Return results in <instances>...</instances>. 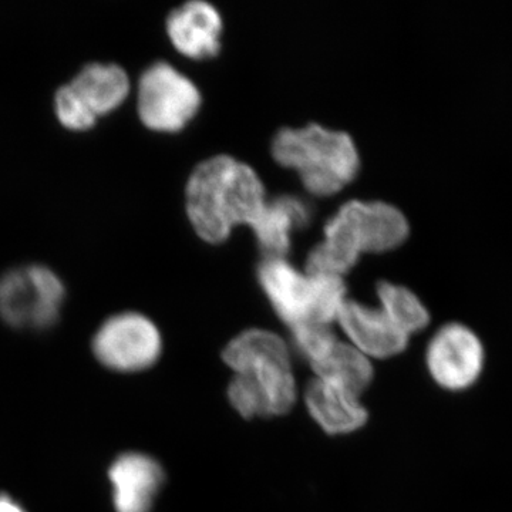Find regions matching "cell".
Segmentation results:
<instances>
[{"instance_id": "ffe728a7", "label": "cell", "mask_w": 512, "mask_h": 512, "mask_svg": "<svg viewBox=\"0 0 512 512\" xmlns=\"http://www.w3.org/2000/svg\"><path fill=\"white\" fill-rule=\"evenodd\" d=\"M0 512H26L22 504L13 500L10 495L0 494Z\"/></svg>"}, {"instance_id": "4fadbf2b", "label": "cell", "mask_w": 512, "mask_h": 512, "mask_svg": "<svg viewBox=\"0 0 512 512\" xmlns=\"http://www.w3.org/2000/svg\"><path fill=\"white\" fill-rule=\"evenodd\" d=\"M69 84L99 119L119 110L133 90L127 70L117 63H87Z\"/></svg>"}, {"instance_id": "8fae6325", "label": "cell", "mask_w": 512, "mask_h": 512, "mask_svg": "<svg viewBox=\"0 0 512 512\" xmlns=\"http://www.w3.org/2000/svg\"><path fill=\"white\" fill-rule=\"evenodd\" d=\"M165 30L174 49L188 59H210L220 53L221 15L204 0H190L171 10Z\"/></svg>"}, {"instance_id": "52a82bcc", "label": "cell", "mask_w": 512, "mask_h": 512, "mask_svg": "<svg viewBox=\"0 0 512 512\" xmlns=\"http://www.w3.org/2000/svg\"><path fill=\"white\" fill-rule=\"evenodd\" d=\"M430 379L448 393H466L483 379L487 349L466 323L448 322L431 336L424 352Z\"/></svg>"}, {"instance_id": "2e32d148", "label": "cell", "mask_w": 512, "mask_h": 512, "mask_svg": "<svg viewBox=\"0 0 512 512\" xmlns=\"http://www.w3.org/2000/svg\"><path fill=\"white\" fill-rule=\"evenodd\" d=\"M366 254L392 251L409 237L410 225L399 208L386 202L359 201Z\"/></svg>"}, {"instance_id": "ac0fdd59", "label": "cell", "mask_w": 512, "mask_h": 512, "mask_svg": "<svg viewBox=\"0 0 512 512\" xmlns=\"http://www.w3.org/2000/svg\"><path fill=\"white\" fill-rule=\"evenodd\" d=\"M53 109L60 126L74 133L92 130L99 121V117L84 103L80 94L69 83L63 84L56 90Z\"/></svg>"}, {"instance_id": "7a4b0ae2", "label": "cell", "mask_w": 512, "mask_h": 512, "mask_svg": "<svg viewBox=\"0 0 512 512\" xmlns=\"http://www.w3.org/2000/svg\"><path fill=\"white\" fill-rule=\"evenodd\" d=\"M272 156L282 167L295 170L303 187L319 197H329L352 183L360 167L352 137L318 124L282 128L274 137Z\"/></svg>"}, {"instance_id": "30bf717a", "label": "cell", "mask_w": 512, "mask_h": 512, "mask_svg": "<svg viewBox=\"0 0 512 512\" xmlns=\"http://www.w3.org/2000/svg\"><path fill=\"white\" fill-rule=\"evenodd\" d=\"M109 481L116 512H150L165 483L160 461L140 451H127L111 463Z\"/></svg>"}, {"instance_id": "8992f818", "label": "cell", "mask_w": 512, "mask_h": 512, "mask_svg": "<svg viewBox=\"0 0 512 512\" xmlns=\"http://www.w3.org/2000/svg\"><path fill=\"white\" fill-rule=\"evenodd\" d=\"M137 114L148 130L178 133L201 107V93L190 77L168 62H154L140 74Z\"/></svg>"}, {"instance_id": "ba28073f", "label": "cell", "mask_w": 512, "mask_h": 512, "mask_svg": "<svg viewBox=\"0 0 512 512\" xmlns=\"http://www.w3.org/2000/svg\"><path fill=\"white\" fill-rule=\"evenodd\" d=\"M156 323L140 312L124 311L104 320L94 333L93 355L101 366L119 373L150 369L163 353Z\"/></svg>"}, {"instance_id": "6da1fadb", "label": "cell", "mask_w": 512, "mask_h": 512, "mask_svg": "<svg viewBox=\"0 0 512 512\" xmlns=\"http://www.w3.org/2000/svg\"><path fill=\"white\" fill-rule=\"evenodd\" d=\"M266 194L258 174L234 157L202 161L185 187V210L198 237L221 244L238 225L252 227L264 211Z\"/></svg>"}, {"instance_id": "5b68a950", "label": "cell", "mask_w": 512, "mask_h": 512, "mask_svg": "<svg viewBox=\"0 0 512 512\" xmlns=\"http://www.w3.org/2000/svg\"><path fill=\"white\" fill-rule=\"evenodd\" d=\"M66 299V286L49 266H16L0 276V318L23 330L55 325Z\"/></svg>"}, {"instance_id": "277c9868", "label": "cell", "mask_w": 512, "mask_h": 512, "mask_svg": "<svg viewBox=\"0 0 512 512\" xmlns=\"http://www.w3.org/2000/svg\"><path fill=\"white\" fill-rule=\"evenodd\" d=\"M222 359L234 375L254 383L268 417L291 412L299 399V387L293 372L292 349L285 339L271 330H244L229 340Z\"/></svg>"}, {"instance_id": "9a60e30c", "label": "cell", "mask_w": 512, "mask_h": 512, "mask_svg": "<svg viewBox=\"0 0 512 512\" xmlns=\"http://www.w3.org/2000/svg\"><path fill=\"white\" fill-rule=\"evenodd\" d=\"M373 365L375 362L369 357L353 348L346 340L338 339L318 362L313 363L311 369L316 379L362 396L375 379Z\"/></svg>"}, {"instance_id": "3957f363", "label": "cell", "mask_w": 512, "mask_h": 512, "mask_svg": "<svg viewBox=\"0 0 512 512\" xmlns=\"http://www.w3.org/2000/svg\"><path fill=\"white\" fill-rule=\"evenodd\" d=\"M258 279L276 316L291 330L302 325L332 326L348 301L342 276L301 272L285 258H265Z\"/></svg>"}, {"instance_id": "e0dca14e", "label": "cell", "mask_w": 512, "mask_h": 512, "mask_svg": "<svg viewBox=\"0 0 512 512\" xmlns=\"http://www.w3.org/2000/svg\"><path fill=\"white\" fill-rule=\"evenodd\" d=\"M376 292L380 311L410 339L429 328V309L409 288L392 282H380Z\"/></svg>"}, {"instance_id": "d6986e66", "label": "cell", "mask_w": 512, "mask_h": 512, "mask_svg": "<svg viewBox=\"0 0 512 512\" xmlns=\"http://www.w3.org/2000/svg\"><path fill=\"white\" fill-rule=\"evenodd\" d=\"M291 349L312 366L318 362L320 357L325 355L338 336L333 332L332 326L328 325H302L292 329Z\"/></svg>"}, {"instance_id": "9c48e42d", "label": "cell", "mask_w": 512, "mask_h": 512, "mask_svg": "<svg viewBox=\"0 0 512 512\" xmlns=\"http://www.w3.org/2000/svg\"><path fill=\"white\" fill-rule=\"evenodd\" d=\"M336 323L342 329L346 342L372 362L392 359L409 348V336L397 329L379 306L348 299Z\"/></svg>"}, {"instance_id": "7c38bea8", "label": "cell", "mask_w": 512, "mask_h": 512, "mask_svg": "<svg viewBox=\"0 0 512 512\" xmlns=\"http://www.w3.org/2000/svg\"><path fill=\"white\" fill-rule=\"evenodd\" d=\"M302 399L311 419L329 436H349L369 420L362 396L316 377L305 387Z\"/></svg>"}, {"instance_id": "5bb4252c", "label": "cell", "mask_w": 512, "mask_h": 512, "mask_svg": "<svg viewBox=\"0 0 512 512\" xmlns=\"http://www.w3.org/2000/svg\"><path fill=\"white\" fill-rule=\"evenodd\" d=\"M309 217L305 202L292 195L266 202L264 211L251 227L265 258H285L293 232L305 227Z\"/></svg>"}]
</instances>
